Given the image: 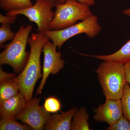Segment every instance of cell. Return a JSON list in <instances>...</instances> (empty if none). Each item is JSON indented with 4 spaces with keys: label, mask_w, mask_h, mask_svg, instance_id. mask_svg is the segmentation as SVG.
I'll return each mask as SVG.
<instances>
[{
    "label": "cell",
    "mask_w": 130,
    "mask_h": 130,
    "mask_svg": "<svg viewBox=\"0 0 130 130\" xmlns=\"http://www.w3.org/2000/svg\"><path fill=\"white\" fill-rule=\"evenodd\" d=\"M50 39L43 32L32 33L28 38L30 53L28 61L23 71L17 77L13 78L18 84L19 91L28 102L32 100L35 85L42 76L40 57L44 44Z\"/></svg>",
    "instance_id": "cell-1"
},
{
    "label": "cell",
    "mask_w": 130,
    "mask_h": 130,
    "mask_svg": "<svg viewBox=\"0 0 130 130\" xmlns=\"http://www.w3.org/2000/svg\"><path fill=\"white\" fill-rule=\"evenodd\" d=\"M95 72L106 98L121 100L126 82L124 64L104 61Z\"/></svg>",
    "instance_id": "cell-2"
},
{
    "label": "cell",
    "mask_w": 130,
    "mask_h": 130,
    "mask_svg": "<svg viewBox=\"0 0 130 130\" xmlns=\"http://www.w3.org/2000/svg\"><path fill=\"white\" fill-rule=\"evenodd\" d=\"M31 29V25L21 26L12 41L0 54L1 65H9L17 73L23 70L29 55L26 47Z\"/></svg>",
    "instance_id": "cell-3"
},
{
    "label": "cell",
    "mask_w": 130,
    "mask_h": 130,
    "mask_svg": "<svg viewBox=\"0 0 130 130\" xmlns=\"http://www.w3.org/2000/svg\"><path fill=\"white\" fill-rule=\"evenodd\" d=\"M55 16L50 25V30H59L83 21L93 15L90 6L77 0H66L57 3Z\"/></svg>",
    "instance_id": "cell-4"
},
{
    "label": "cell",
    "mask_w": 130,
    "mask_h": 130,
    "mask_svg": "<svg viewBox=\"0 0 130 130\" xmlns=\"http://www.w3.org/2000/svg\"><path fill=\"white\" fill-rule=\"evenodd\" d=\"M102 28L96 15H92L86 19L62 29L48 30L43 32L60 49L63 44L71 38L84 33L92 38L97 36Z\"/></svg>",
    "instance_id": "cell-5"
},
{
    "label": "cell",
    "mask_w": 130,
    "mask_h": 130,
    "mask_svg": "<svg viewBox=\"0 0 130 130\" xmlns=\"http://www.w3.org/2000/svg\"><path fill=\"white\" fill-rule=\"evenodd\" d=\"M57 0H36L34 5L25 9L7 12V15L16 16L22 14L30 21L35 22L39 32L50 30V25L55 16L51 10L55 7Z\"/></svg>",
    "instance_id": "cell-6"
},
{
    "label": "cell",
    "mask_w": 130,
    "mask_h": 130,
    "mask_svg": "<svg viewBox=\"0 0 130 130\" xmlns=\"http://www.w3.org/2000/svg\"><path fill=\"white\" fill-rule=\"evenodd\" d=\"M41 99V97H35L26 103L23 109L15 118L33 129L43 130L51 115L46 111L43 106H40Z\"/></svg>",
    "instance_id": "cell-7"
},
{
    "label": "cell",
    "mask_w": 130,
    "mask_h": 130,
    "mask_svg": "<svg viewBox=\"0 0 130 130\" xmlns=\"http://www.w3.org/2000/svg\"><path fill=\"white\" fill-rule=\"evenodd\" d=\"M57 46L50 40L43 46L42 52L44 54V61L43 68L42 76L37 90V94H40L46 83L47 78L50 74L57 73L64 67V61L61 59V54L56 51Z\"/></svg>",
    "instance_id": "cell-8"
},
{
    "label": "cell",
    "mask_w": 130,
    "mask_h": 130,
    "mask_svg": "<svg viewBox=\"0 0 130 130\" xmlns=\"http://www.w3.org/2000/svg\"><path fill=\"white\" fill-rule=\"evenodd\" d=\"M95 121L112 125L123 116L121 100L106 98L105 103L93 109Z\"/></svg>",
    "instance_id": "cell-9"
},
{
    "label": "cell",
    "mask_w": 130,
    "mask_h": 130,
    "mask_svg": "<svg viewBox=\"0 0 130 130\" xmlns=\"http://www.w3.org/2000/svg\"><path fill=\"white\" fill-rule=\"evenodd\" d=\"M24 96L20 92L0 104L1 118L16 117L23 110L26 104Z\"/></svg>",
    "instance_id": "cell-10"
},
{
    "label": "cell",
    "mask_w": 130,
    "mask_h": 130,
    "mask_svg": "<svg viewBox=\"0 0 130 130\" xmlns=\"http://www.w3.org/2000/svg\"><path fill=\"white\" fill-rule=\"evenodd\" d=\"M78 109L73 108L60 114L51 115L48 120L44 129L47 130H71L72 119Z\"/></svg>",
    "instance_id": "cell-11"
},
{
    "label": "cell",
    "mask_w": 130,
    "mask_h": 130,
    "mask_svg": "<svg viewBox=\"0 0 130 130\" xmlns=\"http://www.w3.org/2000/svg\"><path fill=\"white\" fill-rule=\"evenodd\" d=\"M82 55L93 57L103 61H111L117 63H124L130 61V38L118 51L108 55H91L82 54Z\"/></svg>",
    "instance_id": "cell-12"
},
{
    "label": "cell",
    "mask_w": 130,
    "mask_h": 130,
    "mask_svg": "<svg viewBox=\"0 0 130 130\" xmlns=\"http://www.w3.org/2000/svg\"><path fill=\"white\" fill-rule=\"evenodd\" d=\"M18 84L13 78L1 82L0 84V104L19 93Z\"/></svg>",
    "instance_id": "cell-13"
},
{
    "label": "cell",
    "mask_w": 130,
    "mask_h": 130,
    "mask_svg": "<svg viewBox=\"0 0 130 130\" xmlns=\"http://www.w3.org/2000/svg\"><path fill=\"white\" fill-rule=\"evenodd\" d=\"M89 115L85 108L77 109L74 114L71 125V130H90Z\"/></svg>",
    "instance_id": "cell-14"
},
{
    "label": "cell",
    "mask_w": 130,
    "mask_h": 130,
    "mask_svg": "<svg viewBox=\"0 0 130 130\" xmlns=\"http://www.w3.org/2000/svg\"><path fill=\"white\" fill-rule=\"evenodd\" d=\"M31 0H0V6L7 12L25 9L31 6Z\"/></svg>",
    "instance_id": "cell-15"
},
{
    "label": "cell",
    "mask_w": 130,
    "mask_h": 130,
    "mask_svg": "<svg viewBox=\"0 0 130 130\" xmlns=\"http://www.w3.org/2000/svg\"><path fill=\"white\" fill-rule=\"evenodd\" d=\"M15 117L1 118L0 121L1 130H30L31 127L25 124H21Z\"/></svg>",
    "instance_id": "cell-16"
},
{
    "label": "cell",
    "mask_w": 130,
    "mask_h": 130,
    "mask_svg": "<svg viewBox=\"0 0 130 130\" xmlns=\"http://www.w3.org/2000/svg\"><path fill=\"white\" fill-rule=\"evenodd\" d=\"M121 101L123 116L130 123V86L127 82H126L125 84Z\"/></svg>",
    "instance_id": "cell-17"
},
{
    "label": "cell",
    "mask_w": 130,
    "mask_h": 130,
    "mask_svg": "<svg viewBox=\"0 0 130 130\" xmlns=\"http://www.w3.org/2000/svg\"><path fill=\"white\" fill-rule=\"evenodd\" d=\"M46 111L49 113H56L60 111L61 104L60 101L54 96L48 97L45 100L43 105Z\"/></svg>",
    "instance_id": "cell-18"
},
{
    "label": "cell",
    "mask_w": 130,
    "mask_h": 130,
    "mask_svg": "<svg viewBox=\"0 0 130 130\" xmlns=\"http://www.w3.org/2000/svg\"><path fill=\"white\" fill-rule=\"evenodd\" d=\"M16 33L11 30L10 24H2L0 28V46L2 47L5 43L14 37Z\"/></svg>",
    "instance_id": "cell-19"
},
{
    "label": "cell",
    "mask_w": 130,
    "mask_h": 130,
    "mask_svg": "<svg viewBox=\"0 0 130 130\" xmlns=\"http://www.w3.org/2000/svg\"><path fill=\"white\" fill-rule=\"evenodd\" d=\"M107 130H130V123L124 116L112 125L109 126Z\"/></svg>",
    "instance_id": "cell-20"
},
{
    "label": "cell",
    "mask_w": 130,
    "mask_h": 130,
    "mask_svg": "<svg viewBox=\"0 0 130 130\" xmlns=\"http://www.w3.org/2000/svg\"><path fill=\"white\" fill-rule=\"evenodd\" d=\"M17 18L16 16H6L0 14V23L1 24H13L15 23Z\"/></svg>",
    "instance_id": "cell-21"
},
{
    "label": "cell",
    "mask_w": 130,
    "mask_h": 130,
    "mask_svg": "<svg viewBox=\"0 0 130 130\" xmlns=\"http://www.w3.org/2000/svg\"><path fill=\"white\" fill-rule=\"evenodd\" d=\"M16 75L12 73H7L1 68L0 69V83L15 77Z\"/></svg>",
    "instance_id": "cell-22"
},
{
    "label": "cell",
    "mask_w": 130,
    "mask_h": 130,
    "mask_svg": "<svg viewBox=\"0 0 130 130\" xmlns=\"http://www.w3.org/2000/svg\"><path fill=\"white\" fill-rule=\"evenodd\" d=\"M124 67L126 81L130 84V61L124 63Z\"/></svg>",
    "instance_id": "cell-23"
},
{
    "label": "cell",
    "mask_w": 130,
    "mask_h": 130,
    "mask_svg": "<svg viewBox=\"0 0 130 130\" xmlns=\"http://www.w3.org/2000/svg\"><path fill=\"white\" fill-rule=\"evenodd\" d=\"M66 1V0H57L58 2L60 3H64ZM77 1L79 2L88 5L90 7L94 6L95 4V0H77Z\"/></svg>",
    "instance_id": "cell-24"
},
{
    "label": "cell",
    "mask_w": 130,
    "mask_h": 130,
    "mask_svg": "<svg viewBox=\"0 0 130 130\" xmlns=\"http://www.w3.org/2000/svg\"><path fill=\"white\" fill-rule=\"evenodd\" d=\"M122 13L123 14H125L126 16H128L130 18V8L124 10L122 12Z\"/></svg>",
    "instance_id": "cell-25"
}]
</instances>
